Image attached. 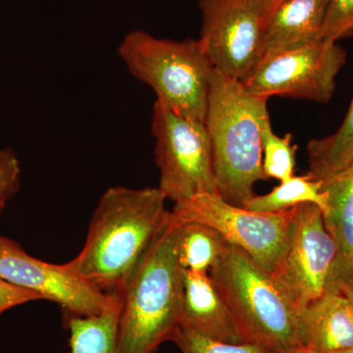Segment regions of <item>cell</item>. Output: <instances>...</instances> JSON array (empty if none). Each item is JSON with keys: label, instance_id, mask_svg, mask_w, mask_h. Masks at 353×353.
<instances>
[{"label": "cell", "instance_id": "83f0119b", "mask_svg": "<svg viewBox=\"0 0 353 353\" xmlns=\"http://www.w3.org/2000/svg\"><path fill=\"white\" fill-rule=\"evenodd\" d=\"M252 1L253 3L256 4L257 6H259L262 9V12H263V7L267 0H252Z\"/></svg>", "mask_w": 353, "mask_h": 353}, {"label": "cell", "instance_id": "52a82bcc", "mask_svg": "<svg viewBox=\"0 0 353 353\" xmlns=\"http://www.w3.org/2000/svg\"><path fill=\"white\" fill-rule=\"evenodd\" d=\"M334 253L321 209L311 203L294 208L284 252L270 277L297 317L326 292Z\"/></svg>", "mask_w": 353, "mask_h": 353}, {"label": "cell", "instance_id": "2e32d148", "mask_svg": "<svg viewBox=\"0 0 353 353\" xmlns=\"http://www.w3.org/2000/svg\"><path fill=\"white\" fill-rule=\"evenodd\" d=\"M308 173L324 181L353 165V99L343 124L334 134L312 139L307 145Z\"/></svg>", "mask_w": 353, "mask_h": 353}, {"label": "cell", "instance_id": "7402d4cb", "mask_svg": "<svg viewBox=\"0 0 353 353\" xmlns=\"http://www.w3.org/2000/svg\"><path fill=\"white\" fill-rule=\"evenodd\" d=\"M353 34V0H329L322 41L338 43Z\"/></svg>", "mask_w": 353, "mask_h": 353}, {"label": "cell", "instance_id": "603a6c76", "mask_svg": "<svg viewBox=\"0 0 353 353\" xmlns=\"http://www.w3.org/2000/svg\"><path fill=\"white\" fill-rule=\"evenodd\" d=\"M20 176L19 161L12 150H0V199L7 201L19 190Z\"/></svg>", "mask_w": 353, "mask_h": 353}, {"label": "cell", "instance_id": "4fadbf2b", "mask_svg": "<svg viewBox=\"0 0 353 353\" xmlns=\"http://www.w3.org/2000/svg\"><path fill=\"white\" fill-rule=\"evenodd\" d=\"M301 347L313 353L353 350V307L340 292L326 290L299 314Z\"/></svg>", "mask_w": 353, "mask_h": 353}, {"label": "cell", "instance_id": "9a60e30c", "mask_svg": "<svg viewBox=\"0 0 353 353\" xmlns=\"http://www.w3.org/2000/svg\"><path fill=\"white\" fill-rule=\"evenodd\" d=\"M329 0H284L264 18L263 55L322 41Z\"/></svg>", "mask_w": 353, "mask_h": 353}, {"label": "cell", "instance_id": "f1b7e54d", "mask_svg": "<svg viewBox=\"0 0 353 353\" xmlns=\"http://www.w3.org/2000/svg\"><path fill=\"white\" fill-rule=\"evenodd\" d=\"M6 201H2V199H0V212H1L2 209L4 208V206H6Z\"/></svg>", "mask_w": 353, "mask_h": 353}, {"label": "cell", "instance_id": "d4e9b609", "mask_svg": "<svg viewBox=\"0 0 353 353\" xmlns=\"http://www.w3.org/2000/svg\"><path fill=\"white\" fill-rule=\"evenodd\" d=\"M284 1V0H267L266 3L263 7V16L264 18L266 16H268L269 14L274 10L281 3V2Z\"/></svg>", "mask_w": 353, "mask_h": 353}, {"label": "cell", "instance_id": "ac0fdd59", "mask_svg": "<svg viewBox=\"0 0 353 353\" xmlns=\"http://www.w3.org/2000/svg\"><path fill=\"white\" fill-rule=\"evenodd\" d=\"M306 203L315 204L323 213L328 208V194L323 190L322 181L309 173L292 176L264 196H253L245 208L256 212L278 213Z\"/></svg>", "mask_w": 353, "mask_h": 353}, {"label": "cell", "instance_id": "6da1fadb", "mask_svg": "<svg viewBox=\"0 0 353 353\" xmlns=\"http://www.w3.org/2000/svg\"><path fill=\"white\" fill-rule=\"evenodd\" d=\"M166 201L159 188H109L95 208L82 250L67 264L90 284L117 294L168 222Z\"/></svg>", "mask_w": 353, "mask_h": 353}, {"label": "cell", "instance_id": "9c48e42d", "mask_svg": "<svg viewBox=\"0 0 353 353\" xmlns=\"http://www.w3.org/2000/svg\"><path fill=\"white\" fill-rule=\"evenodd\" d=\"M345 61L347 52L338 43L318 41L264 55L243 85L267 99L284 97L327 103Z\"/></svg>", "mask_w": 353, "mask_h": 353}, {"label": "cell", "instance_id": "5b68a950", "mask_svg": "<svg viewBox=\"0 0 353 353\" xmlns=\"http://www.w3.org/2000/svg\"><path fill=\"white\" fill-rule=\"evenodd\" d=\"M118 57L157 102L190 119L205 123L214 67L199 39L171 41L143 31L128 34Z\"/></svg>", "mask_w": 353, "mask_h": 353}, {"label": "cell", "instance_id": "cb8c5ba5", "mask_svg": "<svg viewBox=\"0 0 353 353\" xmlns=\"http://www.w3.org/2000/svg\"><path fill=\"white\" fill-rule=\"evenodd\" d=\"M41 299L38 294L9 284L0 279V316L9 309Z\"/></svg>", "mask_w": 353, "mask_h": 353}, {"label": "cell", "instance_id": "8992f818", "mask_svg": "<svg viewBox=\"0 0 353 353\" xmlns=\"http://www.w3.org/2000/svg\"><path fill=\"white\" fill-rule=\"evenodd\" d=\"M159 189L167 199L187 201L218 194L212 143L205 123L190 119L155 101L152 118Z\"/></svg>", "mask_w": 353, "mask_h": 353}, {"label": "cell", "instance_id": "5bb4252c", "mask_svg": "<svg viewBox=\"0 0 353 353\" xmlns=\"http://www.w3.org/2000/svg\"><path fill=\"white\" fill-rule=\"evenodd\" d=\"M180 326L212 340L243 343L226 303L205 272L183 269Z\"/></svg>", "mask_w": 353, "mask_h": 353}, {"label": "cell", "instance_id": "277c9868", "mask_svg": "<svg viewBox=\"0 0 353 353\" xmlns=\"http://www.w3.org/2000/svg\"><path fill=\"white\" fill-rule=\"evenodd\" d=\"M208 274L229 309L241 343L273 353L301 347L296 313L274 285L270 274L243 250L227 243Z\"/></svg>", "mask_w": 353, "mask_h": 353}, {"label": "cell", "instance_id": "e0dca14e", "mask_svg": "<svg viewBox=\"0 0 353 353\" xmlns=\"http://www.w3.org/2000/svg\"><path fill=\"white\" fill-rule=\"evenodd\" d=\"M120 307L97 315L68 314L71 353H120Z\"/></svg>", "mask_w": 353, "mask_h": 353}, {"label": "cell", "instance_id": "7c38bea8", "mask_svg": "<svg viewBox=\"0 0 353 353\" xmlns=\"http://www.w3.org/2000/svg\"><path fill=\"white\" fill-rule=\"evenodd\" d=\"M322 182L328 194L325 226L336 250L327 290L353 292V165Z\"/></svg>", "mask_w": 353, "mask_h": 353}, {"label": "cell", "instance_id": "4316f807", "mask_svg": "<svg viewBox=\"0 0 353 353\" xmlns=\"http://www.w3.org/2000/svg\"><path fill=\"white\" fill-rule=\"evenodd\" d=\"M341 294H343L348 301H350V303H352V307H353V292H341Z\"/></svg>", "mask_w": 353, "mask_h": 353}, {"label": "cell", "instance_id": "3957f363", "mask_svg": "<svg viewBox=\"0 0 353 353\" xmlns=\"http://www.w3.org/2000/svg\"><path fill=\"white\" fill-rule=\"evenodd\" d=\"M267 101L215 70L205 126L212 143L218 194L233 205L245 208L256 196L255 183L266 180L261 129L269 114Z\"/></svg>", "mask_w": 353, "mask_h": 353}, {"label": "cell", "instance_id": "d6986e66", "mask_svg": "<svg viewBox=\"0 0 353 353\" xmlns=\"http://www.w3.org/2000/svg\"><path fill=\"white\" fill-rule=\"evenodd\" d=\"M226 245L225 239L212 228L201 223H185L179 238V263L183 270L208 273Z\"/></svg>", "mask_w": 353, "mask_h": 353}, {"label": "cell", "instance_id": "f546056e", "mask_svg": "<svg viewBox=\"0 0 353 353\" xmlns=\"http://www.w3.org/2000/svg\"><path fill=\"white\" fill-rule=\"evenodd\" d=\"M343 353H353V350H347V352H345Z\"/></svg>", "mask_w": 353, "mask_h": 353}, {"label": "cell", "instance_id": "30bf717a", "mask_svg": "<svg viewBox=\"0 0 353 353\" xmlns=\"http://www.w3.org/2000/svg\"><path fill=\"white\" fill-rule=\"evenodd\" d=\"M201 43L216 71L241 83L263 55L264 16L252 0H199Z\"/></svg>", "mask_w": 353, "mask_h": 353}, {"label": "cell", "instance_id": "ffe728a7", "mask_svg": "<svg viewBox=\"0 0 353 353\" xmlns=\"http://www.w3.org/2000/svg\"><path fill=\"white\" fill-rule=\"evenodd\" d=\"M262 168L266 180L276 179L281 183L294 176L297 146L292 145V136L281 138L272 129L269 114L262 121Z\"/></svg>", "mask_w": 353, "mask_h": 353}, {"label": "cell", "instance_id": "44dd1931", "mask_svg": "<svg viewBox=\"0 0 353 353\" xmlns=\"http://www.w3.org/2000/svg\"><path fill=\"white\" fill-rule=\"evenodd\" d=\"M171 341L182 353H273L252 343H229L212 340L192 331L178 327Z\"/></svg>", "mask_w": 353, "mask_h": 353}, {"label": "cell", "instance_id": "ba28073f", "mask_svg": "<svg viewBox=\"0 0 353 353\" xmlns=\"http://www.w3.org/2000/svg\"><path fill=\"white\" fill-rule=\"evenodd\" d=\"M294 211L256 212L208 194L176 202L171 213L182 224L196 222L212 228L271 274L284 252Z\"/></svg>", "mask_w": 353, "mask_h": 353}, {"label": "cell", "instance_id": "484cf974", "mask_svg": "<svg viewBox=\"0 0 353 353\" xmlns=\"http://www.w3.org/2000/svg\"><path fill=\"white\" fill-rule=\"evenodd\" d=\"M280 353H313V352H311L310 350H307V348L299 347L292 348V350H287V352H280Z\"/></svg>", "mask_w": 353, "mask_h": 353}, {"label": "cell", "instance_id": "7a4b0ae2", "mask_svg": "<svg viewBox=\"0 0 353 353\" xmlns=\"http://www.w3.org/2000/svg\"><path fill=\"white\" fill-rule=\"evenodd\" d=\"M182 223L168 222L117 292L120 353H157L180 326L183 269L178 245Z\"/></svg>", "mask_w": 353, "mask_h": 353}, {"label": "cell", "instance_id": "8fae6325", "mask_svg": "<svg viewBox=\"0 0 353 353\" xmlns=\"http://www.w3.org/2000/svg\"><path fill=\"white\" fill-rule=\"evenodd\" d=\"M0 279L59 304L68 314L97 315L121 306L118 294L90 284L68 264H51L32 257L19 243L1 234Z\"/></svg>", "mask_w": 353, "mask_h": 353}]
</instances>
